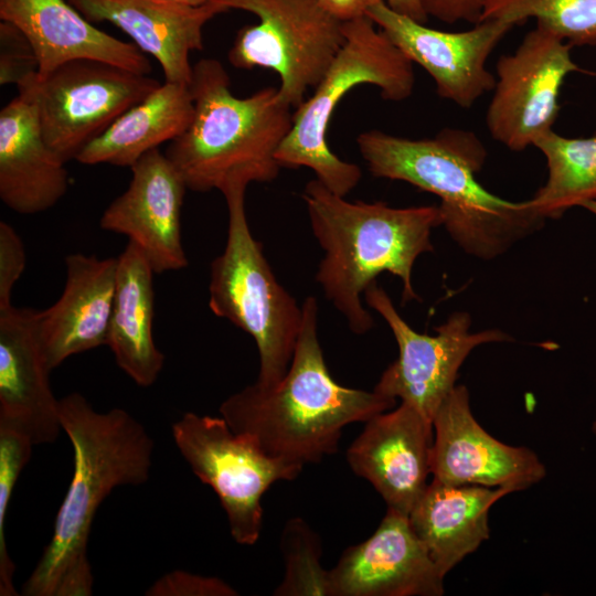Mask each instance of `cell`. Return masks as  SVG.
I'll return each mask as SVG.
<instances>
[{"label":"cell","mask_w":596,"mask_h":596,"mask_svg":"<svg viewBox=\"0 0 596 596\" xmlns=\"http://www.w3.org/2000/svg\"><path fill=\"white\" fill-rule=\"evenodd\" d=\"M60 419L74 453V472L51 541L22 587L25 596H89L87 543L95 514L111 491L145 483L153 440L127 411L99 413L79 393L60 400Z\"/></svg>","instance_id":"obj_1"},{"label":"cell","mask_w":596,"mask_h":596,"mask_svg":"<svg viewBox=\"0 0 596 596\" xmlns=\"http://www.w3.org/2000/svg\"><path fill=\"white\" fill-rule=\"evenodd\" d=\"M395 404L375 391L334 381L318 339V301L309 296L285 376L273 386L254 383L232 394L220 414L267 456L304 468L334 454L345 426L365 423Z\"/></svg>","instance_id":"obj_2"},{"label":"cell","mask_w":596,"mask_h":596,"mask_svg":"<svg viewBox=\"0 0 596 596\" xmlns=\"http://www.w3.org/2000/svg\"><path fill=\"white\" fill-rule=\"evenodd\" d=\"M356 142L374 177L438 196L441 226L469 255L492 259L546 220L530 200L501 199L478 182L487 150L472 131L445 128L432 138L409 139L374 129L360 134Z\"/></svg>","instance_id":"obj_3"},{"label":"cell","mask_w":596,"mask_h":596,"mask_svg":"<svg viewBox=\"0 0 596 596\" xmlns=\"http://www.w3.org/2000/svg\"><path fill=\"white\" fill-rule=\"evenodd\" d=\"M302 199L324 252L316 281L353 333L364 334L373 327L362 295L380 274L387 272L402 280L403 302L418 299L413 266L418 256L434 249L430 234L441 225L438 206L350 202L317 178L306 184Z\"/></svg>","instance_id":"obj_4"},{"label":"cell","mask_w":596,"mask_h":596,"mask_svg":"<svg viewBox=\"0 0 596 596\" xmlns=\"http://www.w3.org/2000/svg\"><path fill=\"white\" fill-rule=\"evenodd\" d=\"M230 84L215 58H202L193 66V118L169 142L166 155L194 192L270 182L281 168L276 155L292 126L291 107L280 99L278 88L240 98Z\"/></svg>","instance_id":"obj_5"},{"label":"cell","mask_w":596,"mask_h":596,"mask_svg":"<svg viewBox=\"0 0 596 596\" xmlns=\"http://www.w3.org/2000/svg\"><path fill=\"white\" fill-rule=\"evenodd\" d=\"M344 43L292 115V126L277 151L280 167L311 169L333 193L345 196L360 182L361 169L336 156L327 129L340 99L359 85H374L384 99L402 102L414 91L413 62L369 18L343 22Z\"/></svg>","instance_id":"obj_6"},{"label":"cell","mask_w":596,"mask_h":596,"mask_svg":"<svg viewBox=\"0 0 596 596\" xmlns=\"http://www.w3.org/2000/svg\"><path fill=\"white\" fill-rule=\"evenodd\" d=\"M247 185L222 191L228 211L224 251L211 263L209 307L248 333L259 355L255 383L273 386L287 373L302 322V306L277 281L245 211Z\"/></svg>","instance_id":"obj_7"},{"label":"cell","mask_w":596,"mask_h":596,"mask_svg":"<svg viewBox=\"0 0 596 596\" xmlns=\"http://www.w3.org/2000/svg\"><path fill=\"white\" fill-rule=\"evenodd\" d=\"M255 14L228 52L237 68L263 67L279 76L278 94L291 108L320 83L344 43L343 22L317 0H213Z\"/></svg>","instance_id":"obj_8"},{"label":"cell","mask_w":596,"mask_h":596,"mask_svg":"<svg viewBox=\"0 0 596 596\" xmlns=\"http://www.w3.org/2000/svg\"><path fill=\"white\" fill-rule=\"evenodd\" d=\"M160 84L110 63L75 60L44 77L31 73L17 86L35 107L49 146L68 162Z\"/></svg>","instance_id":"obj_9"},{"label":"cell","mask_w":596,"mask_h":596,"mask_svg":"<svg viewBox=\"0 0 596 596\" xmlns=\"http://www.w3.org/2000/svg\"><path fill=\"white\" fill-rule=\"evenodd\" d=\"M171 429L193 473L220 499L233 540L254 545L263 528L264 493L277 481L297 478L302 468L267 456L222 416L188 412Z\"/></svg>","instance_id":"obj_10"},{"label":"cell","mask_w":596,"mask_h":596,"mask_svg":"<svg viewBox=\"0 0 596 596\" xmlns=\"http://www.w3.org/2000/svg\"><path fill=\"white\" fill-rule=\"evenodd\" d=\"M368 306L389 324L398 347L397 359L382 373L373 391L400 398L433 423L439 406L456 386L458 371L470 352L492 342L512 338L499 330L472 332L467 312H454L436 334L419 333L400 316L390 296L376 281L363 294Z\"/></svg>","instance_id":"obj_11"},{"label":"cell","mask_w":596,"mask_h":596,"mask_svg":"<svg viewBox=\"0 0 596 596\" xmlns=\"http://www.w3.org/2000/svg\"><path fill=\"white\" fill-rule=\"evenodd\" d=\"M573 46L536 22L518 49L500 56L486 124L491 137L522 151L553 130L565 78L583 70L572 60Z\"/></svg>","instance_id":"obj_12"},{"label":"cell","mask_w":596,"mask_h":596,"mask_svg":"<svg viewBox=\"0 0 596 596\" xmlns=\"http://www.w3.org/2000/svg\"><path fill=\"white\" fill-rule=\"evenodd\" d=\"M366 17L430 75L438 96L461 108L493 91L496 76L487 61L514 26L504 19H487L460 32L436 30L395 12L384 0L372 4Z\"/></svg>","instance_id":"obj_13"},{"label":"cell","mask_w":596,"mask_h":596,"mask_svg":"<svg viewBox=\"0 0 596 596\" xmlns=\"http://www.w3.org/2000/svg\"><path fill=\"white\" fill-rule=\"evenodd\" d=\"M433 479L454 486L511 488L521 491L541 481L546 469L526 447L507 445L475 418L469 392L456 385L433 419Z\"/></svg>","instance_id":"obj_14"},{"label":"cell","mask_w":596,"mask_h":596,"mask_svg":"<svg viewBox=\"0 0 596 596\" xmlns=\"http://www.w3.org/2000/svg\"><path fill=\"white\" fill-rule=\"evenodd\" d=\"M130 169V183L103 212L100 228L127 236L155 274L187 267L181 213L188 188L182 175L159 148Z\"/></svg>","instance_id":"obj_15"},{"label":"cell","mask_w":596,"mask_h":596,"mask_svg":"<svg viewBox=\"0 0 596 596\" xmlns=\"http://www.w3.org/2000/svg\"><path fill=\"white\" fill-rule=\"evenodd\" d=\"M444 578L408 515L387 509L374 533L329 570V596H440Z\"/></svg>","instance_id":"obj_16"},{"label":"cell","mask_w":596,"mask_h":596,"mask_svg":"<svg viewBox=\"0 0 596 596\" xmlns=\"http://www.w3.org/2000/svg\"><path fill=\"white\" fill-rule=\"evenodd\" d=\"M433 443V423L401 403L365 422L347 450V461L387 509L408 515L428 485Z\"/></svg>","instance_id":"obj_17"},{"label":"cell","mask_w":596,"mask_h":596,"mask_svg":"<svg viewBox=\"0 0 596 596\" xmlns=\"http://www.w3.org/2000/svg\"><path fill=\"white\" fill-rule=\"evenodd\" d=\"M36 313L13 305L0 309V428L34 446L54 443L63 430Z\"/></svg>","instance_id":"obj_18"},{"label":"cell","mask_w":596,"mask_h":596,"mask_svg":"<svg viewBox=\"0 0 596 596\" xmlns=\"http://www.w3.org/2000/svg\"><path fill=\"white\" fill-rule=\"evenodd\" d=\"M0 19L14 25L36 57L44 77L75 60H95L149 75L150 61L134 43L97 29L65 0H0Z\"/></svg>","instance_id":"obj_19"},{"label":"cell","mask_w":596,"mask_h":596,"mask_svg":"<svg viewBox=\"0 0 596 596\" xmlns=\"http://www.w3.org/2000/svg\"><path fill=\"white\" fill-rule=\"evenodd\" d=\"M87 20L109 22L160 64L164 82L190 85V53L203 49L202 30L227 11L215 1L188 7L168 0H67Z\"/></svg>","instance_id":"obj_20"},{"label":"cell","mask_w":596,"mask_h":596,"mask_svg":"<svg viewBox=\"0 0 596 596\" xmlns=\"http://www.w3.org/2000/svg\"><path fill=\"white\" fill-rule=\"evenodd\" d=\"M117 268V258L82 253L65 257L62 295L36 313L39 337L52 370L72 355L107 345Z\"/></svg>","instance_id":"obj_21"},{"label":"cell","mask_w":596,"mask_h":596,"mask_svg":"<svg viewBox=\"0 0 596 596\" xmlns=\"http://www.w3.org/2000/svg\"><path fill=\"white\" fill-rule=\"evenodd\" d=\"M65 161L46 142L35 107L19 95L0 111V199L20 214L54 206L67 192Z\"/></svg>","instance_id":"obj_22"},{"label":"cell","mask_w":596,"mask_h":596,"mask_svg":"<svg viewBox=\"0 0 596 596\" xmlns=\"http://www.w3.org/2000/svg\"><path fill=\"white\" fill-rule=\"evenodd\" d=\"M511 488L454 486L435 479L411 510V525L441 576L489 539V510Z\"/></svg>","instance_id":"obj_23"},{"label":"cell","mask_w":596,"mask_h":596,"mask_svg":"<svg viewBox=\"0 0 596 596\" xmlns=\"http://www.w3.org/2000/svg\"><path fill=\"white\" fill-rule=\"evenodd\" d=\"M114 307L107 345L117 365L139 386H151L164 365L152 336L155 274L148 259L128 241L118 256Z\"/></svg>","instance_id":"obj_24"},{"label":"cell","mask_w":596,"mask_h":596,"mask_svg":"<svg viewBox=\"0 0 596 596\" xmlns=\"http://www.w3.org/2000/svg\"><path fill=\"white\" fill-rule=\"evenodd\" d=\"M194 114L190 85L164 82L123 113L75 159L82 164L131 168L141 157L182 135Z\"/></svg>","instance_id":"obj_25"},{"label":"cell","mask_w":596,"mask_h":596,"mask_svg":"<svg viewBox=\"0 0 596 596\" xmlns=\"http://www.w3.org/2000/svg\"><path fill=\"white\" fill-rule=\"evenodd\" d=\"M534 147L546 160L547 179L531 204L544 219H560L574 206L596 200V135L568 138L551 130Z\"/></svg>","instance_id":"obj_26"},{"label":"cell","mask_w":596,"mask_h":596,"mask_svg":"<svg viewBox=\"0 0 596 596\" xmlns=\"http://www.w3.org/2000/svg\"><path fill=\"white\" fill-rule=\"evenodd\" d=\"M534 18L572 46L596 45V0H489L482 20Z\"/></svg>","instance_id":"obj_27"},{"label":"cell","mask_w":596,"mask_h":596,"mask_svg":"<svg viewBox=\"0 0 596 596\" xmlns=\"http://www.w3.org/2000/svg\"><path fill=\"white\" fill-rule=\"evenodd\" d=\"M285 563L276 596H329V571L321 565V539L301 518L288 520L280 535Z\"/></svg>","instance_id":"obj_28"},{"label":"cell","mask_w":596,"mask_h":596,"mask_svg":"<svg viewBox=\"0 0 596 596\" xmlns=\"http://www.w3.org/2000/svg\"><path fill=\"white\" fill-rule=\"evenodd\" d=\"M32 441L15 432L0 428V595L17 596L15 565L8 552L6 523L10 500L20 473L32 456Z\"/></svg>","instance_id":"obj_29"},{"label":"cell","mask_w":596,"mask_h":596,"mask_svg":"<svg viewBox=\"0 0 596 596\" xmlns=\"http://www.w3.org/2000/svg\"><path fill=\"white\" fill-rule=\"evenodd\" d=\"M1 85H18L24 77L36 72L38 63L34 52L24 35L11 23L1 21Z\"/></svg>","instance_id":"obj_30"},{"label":"cell","mask_w":596,"mask_h":596,"mask_svg":"<svg viewBox=\"0 0 596 596\" xmlns=\"http://www.w3.org/2000/svg\"><path fill=\"white\" fill-rule=\"evenodd\" d=\"M148 596H234L238 593L226 582L184 571L162 575L146 592Z\"/></svg>","instance_id":"obj_31"},{"label":"cell","mask_w":596,"mask_h":596,"mask_svg":"<svg viewBox=\"0 0 596 596\" xmlns=\"http://www.w3.org/2000/svg\"><path fill=\"white\" fill-rule=\"evenodd\" d=\"M25 268V251L15 230L0 222V309L10 307L13 288Z\"/></svg>","instance_id":"obj_32"},{"label":"cell","mask_w":596,"mask_h":596,"mask_svg":"<svg viewBox=\"0 0 596 596\" xmlns=\"http://www.w3.org/2000/svg\"><path fill=\"white\" fill-rule=\"evenodd\" d=\"M489 0H421L427 17L454 24L466 21L472 24L481 22Z\"/></svg>","instance_id":"obj_33"},{"label":"cell","mask_w":596,"mask_h":596,"mask_svg":"<svg viewBox=\"0 0 596 596\" xmlns=\"http://www.w3.org/2000/svg\"><path fill=\"white\" fill-rule=\"evenodd\" d=\"M332 17L348 22L366 15L369 8L379 0H317Z\"/></svg>","instance_id":"obj_34"},{"label":"cell","mask_w":596,"mask_h":596,"mask_svg":"<svg viewBox=\"0 0 596 596\" xmlns=\"http://www.w3.org/2000/svg\"><path fill=\"white\" fill-rule=\"evenodd\" d=\"M395 12L407 15L415 21L426 23L428 17L425 13L421 0H384Z\"/></svg>","instance_id":"obj_35"},{"label":"cell","mask_w":596,"mask_h":596,"mask_svg":"<svg viewBox=\"0 0 596 596\" xmlns=\"http://www.w3.org/2000/svg\"><path fill=\"white\" fill-rule=\"evenodd\" d=\"M168 1L188 6V7H200V6L211 2L212 0H168Z\"/></svg>","instance_id":"obj_36"},{"label":"cell","mask_w":596,"mask_h":596,"mask_svg":"<svg viewBox=\"0 0 596 596\" xmlns=\"http://www.w3.org/2000/svg\"><path fill=\"white\" fill-rule=\"evenodd\" d=\"M582 207L596 215V200L586 202Z\"/></svg>","instance_id":"obj_37"},{"label":"cell","mask_w":596,"mask_h":596,"mask_svg":"<svg viewBox=\"0 0 596 596\" xmlns=\"http://www.w3.org/2000/svg\"><path fill=\"white\" fill-rule=\"evenodd\" d=\"M592 432H593V434L596 436V418H595V421H594L593 424H592Z\"/></svg>","instance_id":"obj_38"}]
</instances>
